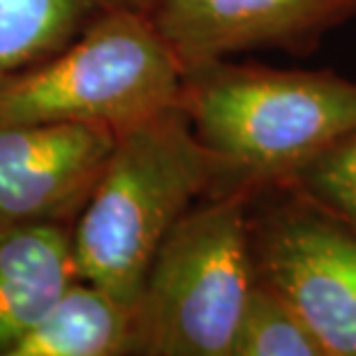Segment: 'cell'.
I'll return each mask as SVG.
<instances>
[{
  "label": "cell",
  "mask_w": 356,
  "mask_h": 356,
  "mask_svg": "<svg viewBox=\"0 0 356 356\" xmlns=\"http://www.w3.org/2000/svg\"><path fill=\"white\" fill-rule=\"evenodd\" d=\"M178 106L218 165L209 195L289 183L356 130V83L331 70L202 63L183 70Z\"/></svg>",
  "instance_id": "obj_1"
},
{
  "label": "cell",
  "mask_w": 356,
  "mask_h": 356,
  "mask_svg": "<svg viewBox=\"0 0 356 356\" xmlns=\"http://www.w3.org/2000/svg\"><path fill=\"white\" fill-rule=\"evenodd\" d=\"M257 282L294 305L326 356H356V229L291 185L250 202Z\"/></svg>",
  "instance_id": "obj_5"
},
{
  "label": "cell",
  "mask_w": 356,
  "mask_h": 356,
  "mask_svg": "<svg viewBox=\"0 0 356 356\" xmlns=\"http://www.w3.org/2000/svg\"><path fill=\"white\" fill-rule=\"evenodd\" d=\"M216 176L181 106L120 132L72 225L76 277L134 308L162 241Z\"/></svg>",
  "instance_id": "obj_2"
},
{
  "label": "cell",
  "mask_w": 356,
  "mask_h": 356,
  "mask_svg": "<svg viewBox=\"0 0 356 356\" xmlns=\"http://www.w3.org/2000/svg\"><path fill=\"white\" fill-rule=\"evenodd\" d=\"M284 185L303 192L356 229V130L310 160Z\"/></svg>",
  "instance_id": "obj_12"
},
{
  "label": "cell",
  "mask_w": 356,
  "mask_h": 356,
  "mask_svg": "<svg viewBox=\"0 0 356 356\" xmlns=\"http://www.w3.org/2000/svg\"><path fill=\"white\" fill-rule=\"evenodd\" d=\"M74 277L70 225H0V356L12 354Z\"/></svg>",
  "instance_id": "obj_8"
},
{
  "label": "cell",
  "mask_w": 356,
  "mask_h": 356,
  "mask_svg": "<svg viewBox=\"0 0 356 356\" xmlns=\"http://www.w3.org/2000/svg\"><path fill=\"white\" fill-rule=\"evenodd\" d=\"M232 356H326V352L287 298L254 282Z\"/></svg>",
  "instance_id": "obj_11"
},
{
  "label": "cell",
  "mask_w": 356,
  "mask_h": 356,
  "mask_svg": "<svg viewBox=\"0 0 356 356\" xmlns=\"http://www.w3.org/2000/svg\"><path fill=\"white\" fill-rule=\"evenodd\" d=\"M146 14L188 70L264 49L310 56L356 0H146Z\"/></svg>",
  "instance_id": "obj_6"
},
{
  "label": "cell",
  "mask_w": 356,
  "mask_h": 356,
  "mask_svg": "<svg viewBox=\"0 0 356 356\" xmlns=\"http://www.w3.org/2000/svg\"><path fill=\"white\" fill-rule=\"evenodd\" d=\"M116 137L81 123H0V225L76 220Z\"/></svg>",
  "instance_id": "obj_7"
},
{
  "label": "cell",
  "mask_w": 356,
  "mask_h": 356,
  "mask_svg": "<svg viewBox=\"0 0 356 356\" xmlns=\"http://www.w3.org/2000/svg\"><path fill=\"white\" fill-rule=\"evenodd\" d=\"M120 7L146 0H0V81L51 58Z\"/></svg>",
  "instance_id": "obj_10"
},
{
  "label": "cell",
  "mask_w": 356,
  "mask_h": 356,
  "mask_svg": "<svg viewBox=\"0 0 356 356\" xmlns=\"http://www.w3.org/2000/svg\"><path fill=\"white\" fill-rule=\"evenodd\" d=\"M181 83V63L146 7H120L51 58L0 81V123H81L120 134L178 106Z\"/></svg>",
  "instance_id": "obj_4"
},
{
  "label": "cell",
  "mask_w": 356,
  "mask_h": 356,
  "mask_svg": "<svg viewBox=\"0 0 356 356\" xmlns=\"http://www.w3.org/2000/svg\"><path fill=\"white\" fill-rule=\"evenodd\" d=\"M134 354V308L81 277L63 289L10 356Z\"/></svg>",
  "instance_id": "obj_9"
},
{
  "label": "cell",
  "mask_w": 356,
  "mask_h": 356,
  "mask_svg": "<svg viewBox=\"0 0 356 356\" xmlns=\"http://www.w3.org/2000/svg\"><path fill=\"white\" fill-rule=\"evenodd\" d=\"M250 202L206 195L167 234L134 303V354L232 356L257 282Z\"/></svg>",
  "instance_id": "obj_3"
}]
</instances>
